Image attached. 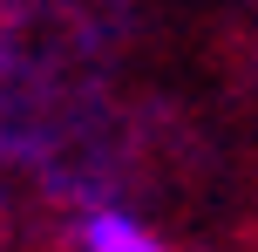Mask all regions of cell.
Wrapping results in <instances>:
<instances>
[{
	"instance_id": "obj_1",
	"label": "cell",
	"mask_w": 258,
	"mask_h": 252,
	"mask_svg": "<svg viewBox=\"0 0 258 252\" xmlns=\"http://www.w3.org/2000/svg\"><path fill=\"white\" fill-rule=\"evenodd\" d=\"M75 245L82 252H170V239L150 225V218L122 212V205H89L75 225Z\"/></svg>"
}]
</instances>
